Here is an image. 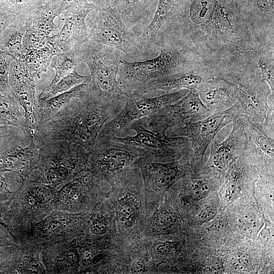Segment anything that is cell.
Here are the masks:
<instances>
[{
	"instance_id": "obj_22",
	"label": "cell",
	"mask_w": 274,
	"mask_h": 274,
	"mask_svg": "<svg viewBox=\"0 0 274 274\" xmlns=\"http://www.w3.org/2000/svg\"><path fill=\"white\" fill-rule=\"evenodd\" d=\"M215 77L207 65L202 63L150 82L144 89V93L158 90L168 93L173 89H182L196 91L201 84Z\"/></svg>"
},
{
	"instance_id": "obj_13",
	"label": "cell",
	"mask_w": 274,
	"mask_h": 274,
	"mask_svg": "<svg viewBox=\"0 0 274 274\" xmlns=\"http://www.w3.org/2000/svg\"><path fill=\"white\" fill-rule=\"evenodd\" d=\"M189 91L182 89L153 97L134 92L128 95L122 110L103 125L99 133L110 136H119L123 131H126L132 122L154 115L162 107L177 101Z\"/></svg>"
},
{
	"instance_id": "obj_37",
	"label": "cell",
	"mask_w": 274,
	"mask_h": 274,
	"mask_svg": "<svg viewBox=\"0 0 274 274\" xmlns=\"http://www.w3.org/2000/svg\"><path fill=\"white\" fill-rule=\"evenodd\" d=\"M48 37L28 26L23 39L21 54L28 50L44 47L48 43Z\"/></svg>"
},
{
	"instance_id": "obj_8",
	"label": "cell",
	"mask_w": 274,
	"mask_h": 274,
	"mask_svg": "<svg viewBox=\"0 0 274 274\" xmlns=\"http://www.w3.org/2000/svg\"><path fill=\"white\" fill-rule=\"evenodd\" d=\"M83 219L80 214L54 210L38 222L10 231L17 245L43 249L76 238L82 232Z\"/></svg>"
},
{
	"instance_id": "obj_29",
	"label": "cell",
	"mask_w": 274,
	"mask_h": 274,
	"mask_svg": "<svg viewBox=\"0 0 274 274\" xmlns=\"http://www.w3.org/2000/svg\"><path fill=\"white\" fill-rule=\"evenodd\" d=\"M20 108L13 91L6 92L0 89V125L17 127L29 138L24 115Z\"/></svg>"
},
{
	"instance_id": "obj_9",
	"label": "cell",
	"mask_w": 274,
	"mask_h": 274,
	"mask_svg": "<svg viewBox=\"0 0 274 274\" xmlns=\"http://www.w3.org/2000/svg\"><path fill=\"white\" fill-rule=\"evenodd\" d=\"M55 191L51 186L29 177L22 179L8 202L3 206L6 208L1 209L9 213L12 223L9 230L38 222L54 211Z\"/></svg>"
},
{
	"instance_id": "obj_36",
	"label": "cell",
	"mask_w": 274,
	"mask_h": 274,
	"mask_svg": "<svg viewBox=\"0 0 274 274\" xmlns=\"http://www.w3.org/2000/svg\"><path fill=\"white\" fill-rule=\"evenodd\" d=\"M118 202L117 215L121 224L126 228L132 226L136 219L134 199L131 193L125 192Z\"/></svg>"
},
{
	"instance_id": "obj_43",
	"label": "cell",
	"mask_w": 274,
	"mask_h": 274,
	"mask_svg": "<svg viewBox=\"0 0 274 274\" xmlns=\"http://www.w3.org/2000/svg\"><path fill=\"white\" fill-rule=\"evenodd\" d=\"M231 264L237 269L245 270L249 268L250 260L248 256L243 253H237L232 255Z\"/></svg>"
},
{
	"instance_id": "obj_15",
	"label": "cell",
	"mask_w": 274,
	"mask_h": 274,
	"mask_svg": "<svg viewBox=\"0 0 274 274\" xmlns=\"http://www.w3.org/2000/svg\"><path fill=\"white\" fill-rule=\"evenodd\" d=\"M211 114L197 92L189 91L177 101L146 117V125L153 131L166 132L176 126L197 118H204Z\"/></svg>"
},
{
	"instance_id": "obj_31",
	"label": "cell",
	"mask_w": 274,
	"mask_h": 274,
	"mask_svg": "<svg viewBox=\"0 0 274 274\" xmlns=\"http://www.w3.org/2000/svg\"><path fill=\"white\" fill-rule=\"evenodd\" d=\"M274 42L265 43L253 51L254 56L261 73L262 79L269 86L274 95Z\"/></svg>"
},
{
	"instance_id": "obj_45",
	"label": "cell",
	"mask_w": 274,
	"mask_h": 274,
	"mask_svg": "<svg viewBox=\"0 0 274 274\" xmlns=\"http://www.w3.org/2000/svg\"><path fill=\"white\" fill-rule=\"evenodd\" d=\"M13 192L9 189L6 179L0 174V202L9 199Z\"/></svg>"
},
{
	"instance_id": "obj_2",
	"label": "cell",
	"mask_w": 274,
	"mask_h": 274,
	"mask_svg": "<svg viewBox=\"0 0 274 274\" xmlns=\"http://www.w3.org/2000/svg\"><path fill=\"white\" fill-rule=\"evenodd\" d=\"M121 104L99 105L84 89L53 118L37 129L33 137L41 146L65 141L79 144L90 152L103 125L124 108Z\"/></svg>"
},
{
	"instance_id": "obj_23",
	"label": "cell",
	"mask_w": 274,
	"mask_h": 274,
	"mask_svg": "<svg viewBox=\"0 0 274 274\" xmlns=\"http://www.w3.org/2000/svg\"><path fill=\"white\" fill-rule=\"evenodd\" d=\"M158 0H115L111 6L133 35L140 36L151 21Z\"/></svg>"
},
{
	"instance_id": "obj_27",
	"label": "cell",
	"mask_w": 274,
	"mask_h": 274,
	"mask_svg": "<svg viewBox=\"0 0 274 274\" xmlns=\"http://www.w3.org/2000/svg\"><path fill=\"white\" fill-rule=\"evenodd\" d=\"M179 0H158L153 17L139 37L143 46L153 58L160 51L157 37L163 22Z\"/></svg>"
},
{
	"instance_id": "obj_38",
	"label": "cell",
	"mask_w": 274,
	"mask_h": 274,
	"mask_svg": "<svg viewBox=\"0 0 274 274\" xmlns=\"http://www.w3.org/2000/svg\"><path fill=\"white\" fill-rule=\"evenodd\" d=\"M88 222V230L92 235H102L107 231L108 218V215L104 213H93Z\"/></svg>"
},
{
	"instance_id": "obj_11",
	"label": "cell",
	"mask_w": 274,
	"mask_h": 274,
	"mask_svg": "<svg viewBox=\"0 0 274 274\" xmlns=\"http://www.w3.org/2000/svg\"><path fill=\"white\" fill-rule=\"evenodd\" d=\"M143 158L144 152L137 148L98 133L90 152L89 171L96 180L118 177Z\"/></svg>"
},
{
	"instance_id": "obj_50",
	"label": "cell",
	"mask_w": 274,
	"mask_h": 274,
	"mask_svg": "<svg viewBox=\"0 0 274 274\" xmlns=\"http://www.w3.org/2000/svg\"><path fill=\"white\" fill-rule=\"evenodd\" d=\"M7 0H0V9Z\"/></svg>"
},
{
	"instance_id": "obj_49",
	"label": "cell",
	"mask_w": 274,
	"mask_h": 274,
	"mask_svg": "<svg viewBox=\"0 0 274 274\" xmlns=\"http://www.w3.org/2000/svg\"><path fill=\"white\" fill-rule=\"evenodd\" d=\"M10 244L6 243V242L3 241L2 240L0 239V246H3V245H9Z\"/></svg>"
},
{
	"instance_id": "obj_10",
	"label": "cell",
	"mask_w": 274,
	"mask_h": 274,
	"mask_svg": "<svg viewBox=\"0 0 274 274\" xmlns=\"http://www.w3.org/2000/svg\"><path fill=\"white\" fill-rule=\"evenodd\" d=\"M132 130L133 135L123 138L113 136L115 140L133 146L142 151L145 159L153 162H168L193 155L190 143L183 136H170L166 132H155L146 125V117L132 122L126 131Z\"/></svg>"
},
{
	"instance_id": "obj_40",
	"label": "cell",
	"mask_w": 274,
	"mask_h": 274,
	"mask_svg": "<svg viewBox=\"0 0 274 274\" xmlns=\"http://www.w3.org/2000/svg\"><path fill=\"white\" fill-rule=\"evenodd\" d=\"M217 213V207L213 200L201 202L198 208L196 217L201 222L208 221L215 217Z\"/></svg>"
},
{
	"instance_id": "obj_42",
	"label": "cell",
	"mask_w": 274,
	"mask_h": 274,
	"mask_svg": "<svg viewBox=\"0 0 274 274\" xmlns=\"http://www.w3.org/2000/svg\"><path fill=\"white\" fill-rule=\"evenodd\" d=\"M239 224L241 230L247 235H254L257 231L258 221L252 214L244 215L239 219Z\"/></svg>"
},
{
	"instance_id": "obj_12",
	"label": "cell",
	"mask_w": 274,
	"mask_h": 274,
	"mask_svg": "<svg viewBox=\"0 0 274 274\" xmlns=\"http://www.w3.org/2000/svg\"><path fill=\"white\" fill-rule=\"evenodd\" d=\"M242 113L236 102L230 108L211 114L202 120L189 121L168 129L170 136H183L188 139L193 151L192 161L194 168L202 163L208 146L218 132L228 124L237 119Z\"/></svg>"
},
{
	"instance_id": "obj_24",
	"label": "cell",
	"mask_w": 274,
	"mask_h": 274,
	"mask_svg": "<svg viewBox=\"0 0 274 274\" xmlns=\"http://www.w3.org/2000/svg\"><path fill=\"white\" fill-rule=\"evenodd\" d=\"M236 85L215 77L202 84L196 92L211 114L225 110L236 102Z\"/></svg>"
},
{
	"instance_id": "obj_34",
	"label": "cell",
	"mask_w": 274,
	"mask_h": 274,
	"mask_svg": "<svg viewBox=\"0 0 274 274\" xmlns=\"http://www.w3.org/2000/svg\"><path fill=\"white\" fill-rule=\"evenodd\" d=\"M187 192L181 199L185 205H189L202 199L209 194L212 181L208 177H191L183 181Z\"/></svg>"
},
{
	"instance_id": "obj_14",
	"label": "cell",
	"mask_w": 274,
	"mask_h": 274,
	"mask_svg": "<svg viewBox=\"0 0 274 274\" xmlns=\"http://www.w3.org/2000/svg\"><path fill=\"white\" fill-rule=\"evenodd\" d=\"M96 7L87 0H67L64 9V24L61 30L48 37V43L56 52L67 51L89 39L86 20Z\"/></svg>"
},
{
	"instance_id": "obj_7",
	"label": "cell",
	"mask_w": 274,
	"mask_h": 274,
	"mask_svg": "<svg viewBox=\"0 0 274 274\" xmlns=\"http://www.w3.org/2000/svg\"><path fill=\"white\" fill-rule=\"evenodd\" d=\"M89 39L120 51L128 61L151 58L139 36L130 32L111 7L96 8L87 17Z\"/></svg>"
},
{
	"instance_id": "obj_5",
	"label": "cell",
	"mask_w": 274,
	"mask_h": 274,
	"mask_svg": "<svg viewBox=\"0 0 274 274\" xmlns=\"http://www.w3.org/2000/svg\"><path fill=\"white\" fill-rule=\"evenodd\" d=\"M156 56L146 60L120 61L117 81L127 95L134 92L144 93L151 81L203 63L199 57L178 49L161 47Z\"/></svg>"
},
{
	"instance_id": "obj_6",
	"label": "cell",
	"mask_w": 274,
	"mask_h": 274,
	"mask_svg": "<svg viewBox=\"0 0 274 274\" xmlns=\"http://www.w3.org/2000/svg\"><path fill=\"white\" fill-rule=\"evenodd\" d=\"M89 154L76 143L65 141L46 143L40 147L37 165L29 177L56 190L78 174L89 171Z\"/></svg>"
},
{
	"instance_id": "obj_35",
	"label": "cell",
	"mask_w": 274,
	"mask_h": 274,
	"mask_svg": "<svg viewBox=\"0 0 274 274\" xmlns=\"http://www.w3.org/2000/svg\"><path fill=\"white\" fill-rule=\"evenodd\" d=\"M152 230L157 233H167L174 231L179 226V220L175 214L166 209L157 211L150 222Z\"/></svg>"
},
{
	"instance_id": "obj_16",
	"label": "cell",
	"mask_w": 274,
	"mask_h": 274,
	"mask_svg": "<svg viewBox=\"0 0 274 274\" xmlns=\"http://www.w3.org/2000/svg\"><path fill=\"white\" fill-rule=\"evenodd\" d=\"M238 119L246 136L244 153L251 162L271 168L274 158V114L262 122L254 121L245 115H241Z\"/></svg>"
},
{
	"instance_id": "obj_28",
	"label": "cell",
	"mask_w": 274,
	"mask_h": 274,
	"mask_svg": "<svg viewBox=\"0 0 274 274\" xmlns=\"http://www.w3.org/2000/svg\"><path fill=\"white\" fill-rule=\"evenodd\" d=\"M85 85L86 83H83L77 85L67 91L47 99H37L36 130L53 118L74 98L80 94Z\"/></svg>"
},
{
	"instance_id": "obj_44",
	"label": "cell",
	"mask_w": 274,
	"mask_h": 274,
	"mask_svg": "<svg viewBox=\"0 0 274 274\" xmlns=\"http://www.w3.org/2000/svg\"><path fill=\"white\" fill-rule=\"evenodd\" d=\"M177 248V243L169 241L158 243L153 246V248L156 252L164 255L175 253Z\"/></svg>"
},
{
	"instance_id": "obj_4",
	"label": "cell",
	"mask_w": 274,
	"mask_h": 274,
	"mask_svg": "<svg viewBox=\"0 0 274 274\" xmlns=\"http://www.w3.org/2000/svg\"><path fill=\"white\" fill-rule=\"evenodd\" d=\"M76 49L81 62L89 68L91 79L86 89L92 98L99 105H125L128 95L117 81L120 61L125 59L123 53L89 39Z\"/></svg>"
},
{
	"instance_id": "obj_21",
	"label": "cell",
	"mask_w": 274,
	"mask_h": 274,
	"mask_svg": "<svg viewBox=\"0 0 274 274\" xmlns=\"http://www.w3.org/2000/svg\"><path fill=\"white\" fill-rule=\"evenodd\" d=\"M193 155H185L180 159L168 162H153L142 158L138 165L146 185L153 189H163L173 185L188 171V162Z\"/></svg>"
},
{
	"instance_id": "obj_19",
	"label": "cell",
	"mask_w": 274,
	"mask_h": 274,
	"mask_svg": "<svg viewBox=\"0 0 274 274\" xmlns=\"http://www.w3.org/2000/svg\"><path fill=\"white\" fill-rule=\"evenodd\" d=\"M238 118L233 121L232 130L226 139L221 143L214 139L211 143L207 165L209 172L219 174L226 172L230 165L244 153L246 136Z\"/></svg>"
},
{
	"instance_id": "obj_47",
	"label": "cell",
	"mask_w": 274,
	"mask_h": 274,
	"mask_svg": "<svg viewBox=\"0 0 274 274\" xmlns=\"http://www.w3.org/2000/svg\"><path fill=\"white\" fill-rule=\"evenodd\" d=\"M13 14L0 13V37Z\"/></svg>"
},
{
	"instance_id": "obj_46",
	"label": "cell",
	"mask_w": 274,
	"mask_h": 274,
	"mask_svg": "<svg viewBox=\"0 0 274 274\" xmlns=\"http://www.w3.org/2000/svg\"><path fill=\"white\" fill-rule=\"evenodd\" d=\"M93 4L96 8L111 7L115 0H87Z\"/></svg>"
},
{
	"instance_id": "obj_32",
	"label": "cell",
	"mask_w": 274,
	"mask_h": 274,
	"mask_svg": "<svg viewBox=\"0 0 274 274\" xmlns=\"http://www.w3.org/2000/svg\"><path fill=\"white\" fill-rule=\"evenodd\" d=\"M90 79V75H80L75 69L58 82L52 85L49 84L44 87L38 95V99L44 100L50 98L67 91L77 85L87 83Z\"/></svg>"
},
{
	"instance_id": "obj_3",
	"label": "cell",
	"mask_w": 274,
	"mask_h": 274,
	"mask_svg": "<svg viewBox=\"0 0 274 274\" xmlns=\"http://www.w3.org/2000/svg\"><path fill=\"white\" fill-rule=\"evenodd\" d=\"M218 75L236 85V101L242 115L262 122L274 114L273 95L262 79L253 50L238 53L227 60L219 68Z\"/></svg>"
},
{
	"instance_id": "obj_20",
	"label": "cell",
	"mask_w": 274,
	"mask_h": 274,
	"mask_svg": "<svg viewBox=\"0 0 274 274\" xmlns=\"http://www.w3.org/2000/svg\"><path fill=\"white\" fill-rule=\"evenodd\" d=\"M30 141L26 147L16 142L0 146V174L12 173L22 179L29 177L36 168L40 153L33 138Z\"/></svg>"
},
{
	"instance_id": "obj_17",
	"label": "cell",
	"mask_w": 274,
	"mask_h": 274,
	"mask_svg": "<svg viewBox=\"0 0 274 274\" xmlns=\"http://www.w3.org/2000/svg\"><path fill=\"white\" fill-rule=\"evenodd\" d=\"M96 182L90 171L78 174L55 190L54 210L77 214L88 210L92 205Z\"/></svg>"
},
{
	"instance_id": "obj_48",
	"label": "cell",
	"mask_w": 274,
	"mask_h": 274,
	"mask_svg": "<svg viewBox=\"0 0 274 274\" xmlns=\"http://www.w3.org/2000/svg\"><path fill=\"white\" fill-rule=\"evenodd\" d=\"M145 265L142 260L135 261L132 265V271L133 273H141L145 270Z\"/></svg>"
},
{
	"instance_id": "obj_39",
	"label": "cell",
	"mask_w": 274,
	"mask_h": 274,
	"mask_svg": "<svg viewBox=\"0 0 274 274\" xmlns=\"http://www.w3.org/2000/svg\"><path fill=\"white\" fill-rule=\"evenodd\" d=\"M12 59L0 49V89L6 92L13 91L9 81L10 63Z\"/></svg>"
},
{
	"instance_id": "obj_25",
	"label": "cell",
	"mask_w": 274,
	"mask_h": 274,
	"mask_svg": "<svg viewBox=\"0 0 274 274\" xmlns=\"http://www.w3.org/2000/svg\"><path fill=\"white\" fill-rule=\"evenodd\" d=\"M67 0H47L25 15L28 26L47 37L56 33L54 20L63 13Z\"/></svg>"
},
{
	"instance_id": "obj_30",
	"label": "cell",
	"mask_w": 274,
	"mask_h": 274,
	"mask_svg": "<svg viewBox=\"0 0 274 274\" xmlns=\"http://www.w3.org/2000/svg\"><path fill=\"white\" fill-rule=\"evenodd\" d=\"M56 52L49 43L44 47L28 50L21 55V60L28 67L33 77L40 78L50 65Z\"/></svg>"
},
{
	"instance_id": "obj_18",
	"label": "cell",
	"mask_w": 274,
	"mask_h": 274,
	"mask_svg": "<svg viewBox=\"0 0 274 274\" xmlns=\"http://www.w3.org/2000/svg\"><path fill=\"white\" fill-rule=\"evenodd\" d=\"M9 85L23 109L29 138H33L37 127L36 116L38 95L35 77L19 59H12L9 76Z\"/></svg>"
},
{
	"instance_id": "obj_33",
	"label": "cell",
	"mask_w": 274,
	"mask_h": 274,
	"mask_svg": "<svg viewBox=\"0 0 274 274\" xmlns=\"http://www.w3.org/2000/svg\"><path fill=\"white\" fill-rule=\"evenodd\" d=\"M81 62L76 48L57 53L51 60L50 65L55 70V75L49 84H54L70 74Z\"/></svg>"
},
{
	"instance_id": "obj_1",
	"label": "cell",
	"mask_w": 274,
	"mask_h": 274,
	"mask_svg": "<svg viewBox=\"0 0 274 274\" xmlns=\"http://www.w3.org/2000/svg\"><path fill=\"white\" fill-rule=\"evenodd\" d=\"M243 0H180L158 33L160 47L192 53L210 68L274 41Z\"/></svg>"
},
{
	"instance_id": "obj_41",
	"label": "cell",
	"mask_w": 274,
	"mask_h": 274,
	"mask_svg": "<svg viewBox=\"0 0 274 274\" xmlns=\"http://www.w3.org/2000/svg\"><path fill=\"white\" fill-rule=\"evenodd\" d=\"M26 135L19 128L8 125H0V146L15 140L21 139Z\"/></svg>"
},
{
	"instance_id": "obj_26",
	"label": "cell",
	"mask_w": 274,
	"mask_h": 274,
	"mask_svg": "<svg viewBox=\"0 0 274 274\" xmlns=\"http://www.w3.org/2000/svg\"><path fill=\"white\" fill-rule=\"evenodd\" d=\"M28 26L26 19L13 14L0 37V49L13 59H20L22 41Z\"/></svg>"
}]
</instances>
